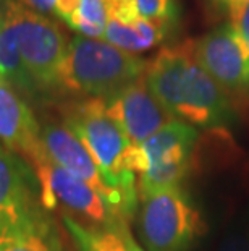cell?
I'll return each mask as SVG.
<instances>
[{
	"instance_id": "obj_21",
	"label": "cell",
	"mask_w": 249,
	"mask_h": 251,
	"mask_svg": "<svg viewBox=\"0 0 249 251\" xmlns=\"http://www.w3.org/2000/svg\"><path fill=\"white\" fill-rule=\"evenodd\" d=\"M20 3L41 15L54 13L55 7V0H20Z\"/></svg>"
},
{
	"instance_id": "obj_14",
	"label": "cell",
	"mask_w": 249,
	"mask_h": 251,
	"mask_svg": "<svg viewBox=\"0 0 249 251\" xmlns=\"http://www.w3.org/2000/svg\"><path fill=\"white\" fill-rule=\"evenodd\" d=\"M2 251H65L50 211L39 206L18 224Z\"/></svg>"
},
{
	"instance_id": "obj_3",
	"label": "cell",
	"mask_w": 249,
	"mask_h": 251,
	"mask_svg": "<svg viewBox=\"0 0 249 251\" xmlns=\"http://www.w3.org/2000/svg\"><path fill=\"white\" fill-rule=\"evenodd\" d=\"M63 125L75 133L115 188L137 200L136 175L125 167L126 152L133 144L107 114L105 100L86 98L70 105L63 115Z\"/></svg>"
},
{
	"instance_id": "obj_18",
	"label": "cell",
	"mask_w": 249,
	"mask_h": 251,
	"mask_svg": "<svg viewBox=\"0 0 249 251\" xmlns=\"http://www.w3.org/2000/svg\"><path fill=\"white\" fill-rule=\"evenodd\" d=\"M141 18L172 26L177 18V5L173 0H135Z\"/></svg>"
},
{
	"instance_id": "obj_7",
	"label": "cell",
	"mask_w": 249,
	"mask_h": 251,
	"mask_svg": "<svg viewBox=\"0 0 249 251\" xmlns=\"http://www.w3.org/2000/svg\"><path fill=\"white\" fill-rule=\"evenodd\" d=\"M33 167L39 180L41 202L47 211H54L55 207L62 206L63 214L94 226L126 222L96 190L52 162L47 154Z\"/></svg>"
},
{
	"instance_id": "obj_12",
	"label": "cell",
	"mask_w": 249,
	"mask_h": 251,
	"mask_svg": "<svg viewBox=\"0 0 249 251\" xmlns=\"http://www.w3.org/2000/svg\"><path fill=\"white\" fill-rule=\"evenodd\" d=\"M0 143L34 165L44 156L41 124L33 109L5 79L0 78Z\"/></svg>"
},
{
	"instance_id": "obj_9",
	"label": "cell",
	"mask_w": 249,
	"mask_h": 251,
	"mask_svg": "<svg viewBox=\"0 0 249 251\" xmlns=\"http://www.w3.org/2000/svg\"><path fill=\"white\" fill-rule=\"evenodd\" d=\"M42 206L34 167L0 143V251L18 224Z\"/></svg>"
},
{
	"instance_id": "obj_24",
	"label": "cell",
	"mask_w": 249,
	"mask_h": 251,
	"mask_svg": "<svg viewBox=\"0 0 249 251\" xmlns=\"http://www.w3.org/2000/svg\"><path fill=\"white\" fill-rule=\"evenodd\" d=\"M2 26H3V18L0 17V29H2Z\"/></svg>"
},
{
	"instance_id": "obj_15",
	"label": "cell",
	"mask_w": 249,
	"mask_h": 251,
	"mask_svg": "<svg viewBox=\"0 0 249 251\" xmlns=\"http://www.w3.org/2000/svg\"><path fill=\"white\" fill-rule=\"evenodd\" d=\"M0 78L5 79L24 100L34 99L41 94L38 83L31 76L20 55L12 25L5 18L0 29Z\"/></svg>"
},
{
	"instance_id": "obj_19",
	"label": "cell",
	"mask_w": 249,
	"mask_h": 251,
	"mask_svg": "<svg viewBox=\"0 0 249 251\" xmlns=\"http://www.w3.org/2000/svg\"><path fill=\"white\" fill-rule=\"evenodd\" d=\"M231 28L236 31L240 39L249 52V0H240L226 7Z\"/></svg>"
},
{
	"instance_id": "obj_4",
	"label": "cell",
	"mask_w": 249,
	"mask_h": 251,
	"mask_svg": "<svg viewBox=\"0 0 249 251\" xmlns=\"http://www.w3.org/2000/svg\"><path fill=\"white\" fill-rule=\"evenodd\" d=\"M198 138V128L172 120L149 140L130 148L125 167L139 175V198L180 185L191 165Z\"/></svg>"
},
{
	"instance_id": "obj_5",
	"label": "cell",
	"mask_w": 249,
	"mask_h": 251,
	"mask_svg": "<svg viewBox=\"0 0 249 251\" xmlns=\"http://www.w3.org/2000/svg\"><path fill=\"white\" fill-rule=\"evenodd\" d=\"M3 18L12 25L20 55L41 93L60 89V72L70 44L60 26L12 0Z\"/></svg>"
},
{
	"instance_id": "obj_16",
	"label": "cell",
	"mask_w": 249,
	"mask_h": 251,
	"mask_svg": "<svg viewBox=\"0 0 249 251\" xmlns=\"http://www.w3.org/2000/svg\"><path fill=\"white\" fill-rule=\"evenodd\" d=\"M168 29L170 26L144 18H139L133 25H123L115 20H109L104 41L121 50L139 54L160 44Z\"/></svg>"
},
{
	"instance_id": "obj_2",
	"label": "cell",
	"mask_w": 249,
	"mask_h": 251,
	"mask_svg": "<svg viewBox=\"0 0 249 251\" xmlns=\"http://www.w3.org/2000/svg\"><path fill=\"white\" fill-rule=\"evenodd\" d=\"M147 62L109 42L73 37L60 72V89L88 98L109 99L144 76Z\"/></svg>"
},
{
	"instance_id": "obj_8",
	"label": "cell",
	"mask_w": 249,
	"mask_h": 251,
	"mask_svg": "<svg viewBox=\"0 0 249 251\" xmlns=\"http://www.w3.org/2000/svg\"><path fill=\"white\" fill-rule=\"evenodd\" d=\"M41 141L52 162L96 190L126 222L133 219L137 209V200L115 188L70 128L57 122H47L41 125Z\"/></svg>"
},
{
	"instance_id": "obj_6",
	"label": "cell",
	"mask_w": 249,
	"mask_h": 251,
	"mask_svg": "<svg viewBox=\"0 0 249 251\" xmlns=\"http://www.w3.org/2000/svg\"><path fill=\"white\" fill-rule=\"evenodd\" d=\"M137 228L147 251H186L199 228V214L181 186L142 196Z\"/></svg>"
},
{
	"instance_id": "obj_23",
	"label": "cell",
	"mask_w": 249,
	"mask_h": 251,
	"mask_svg": "<svg viewBox=\"0 0 249 251\" xmlns=\"http://www.w3.org/2000/svg\"><path fill=\"white\" fill-rule=\"evenodd\" d=\"M217 3H220V5H224V7H230L231 3H235V2H240V0H215Z\"/></svg>"
},
{
	"instance_id": "obj_17",
	"label": "cell",
	"mask_w": 249,
	"mask_h": 251,
	"mask_svg": "<svg viewBox=\"0 0 249 251\" xmlns=\"http://www.w3.org/2000/svg\"><path fill=\"white\" fill-rule=\"evenodd\" d=\"M109 23V13L104 0H81L75 15L67 21V25L84 37L104 41L105 28Z\"/></svg>"
},
{
	"instance_id": "obj_10",
	"label": "cell",
	"mask_w": 249,
	"mask_h": 251,
	"mask_svg": "<svg viewBox=\"0 0 249 251\" xmlns=\"http://www.w3.org/2000/svg\"><path fill=\"white\" fill-rule=\"evenodd\" d=\"M194 55L226 93L249 91V52L230 23L194 41Z\"/></svg>"
},
{
	"instance_id": "obj_22",
	"label": "cell",
	"mask_w": 249,
	"mask_h": 251,
	"mask_svg": "<svg viewBox=\"0 0 249 251\" xmlns=\"http://www.w3.org/2000/svg\"><path fill=\"white\" fill-rule=\"evenodd\" d=\"M220 251H249V240L241 235H233L225 240Z\"/></svg>"
},
{
	"instance_id": "obj_1",
	"label": "cell",
	"mask_w": 249,
	"mask_h": 251,
	"mask_svg": "<svg viewBox=\"0 0 249 251\" xmlns=\"http://www.w3.org/2000/svg\"><path fill=\"white\" fill-rule=\"evenodd\" d=\"M146 83L173 120L194 128H224L233 117L226 91L194 55V41L168 46L147 62Z\"/></svg>"
},
{
	"instance_id": "obj_13",
	"label": "cell",
	"mask_w": 249,
	"mask_h": 251,
	"mask_svg": "<svg viewBox=\"0 0 249 251\" xmlns=\"http://www.w3.org/2000/svg\"><path fill=\"white\" fill-rule=\"evenodd\" d=\"M63 226L70 233L75 251H144L130 232L128 222L94 226L63 214Z\"/></svg>"
},
{
	"instance_id": "obj_20",
	"label": "cell",
	"mask_w": 249,
	"mask_h": 251,
	"mask_svg": "<svg viewBox=\"0 0 249 251\" xmlns=\"http://www.w3.org/2000/svg\"><path fill=\"white\" fill-rule=\"evenodd\" d=\"M79 2H81V0H55L54 15H57V17L62 18L63 21H68L75 15Z\"/></svg>"
},
{
	"instance_id": "obj_11",
	"label": "cell",
	"mask_w": 249,
	"mask_h": 251,
	"mask_svg": "<svg viewBox=\"0 0 249 251\" xmlns=\"http://www.w3.org/2000/svg\"><path fill=\"white\" fill-rule=\"evenodd\" d=\"M104 100L107 114L133 146H139L173 120L152 94L144 76Z\"/></svg>"
}]
</instances>
